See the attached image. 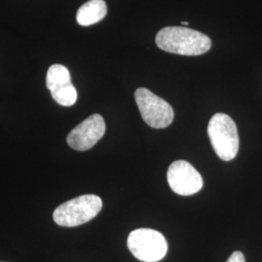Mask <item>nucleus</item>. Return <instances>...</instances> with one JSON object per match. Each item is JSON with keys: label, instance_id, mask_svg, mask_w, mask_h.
<instances>
[{"label": "nucleus", "instance_id": "obj_1", "mask_svg": "<svg viewBox=\"0 0 262 262\" xmlns=\"http://www.w3.org/2000/svg\"><path fill=\"white\" fill-rule=\"evenodd\" d=\"M156 43L161 50L181 56H200L212 46L211 39L194 29L167 27L159 31Z\"/></svg>", "mask_w": 262, "mask_h": 262}, {"label": "nucleus", "instance_id": "obj_2", "mask_svg": "<svg viewBox=\"0 0 262 262\" xmlns=\"http://www.w3.org/2000/svg\"><path fill=\"white\" fill-rule=\"evenodd\" d=\"M101 198L95 194H84L66 201L56 208L53 219L56 225L75 227L92 221L102 209Z\"/></svg>", "mask_w": 262, "mask_h": 262}, {"label": "nucleus", "instance_id": "obj_3", "mask_svg": "<svg viewBox=\"0 0 262 262\" xmlns=\"http://www.w3.org/2000/svg\"><path fill=\"white\" fill-rule=\"evenodd\" d=\"M208 135L220 159L225 161L235 159L239 150V135L236 123L228 115H214L208 124Z\"/></svg>", "mask_w": 262, "mask_h": 262}, {"label": "nucleus", "instance_id": "obj_4", "mask_svg": "<svg viewBox=\"0 0 262 262\" xmlns=\"http://www.w3.org/2000/svg\"><path fill=\"white\" fill-rule=\"evenodd\" d=\"M127 247L141 261L158 262L167 253V242L163 235L150 228H139L128 235Z\"/></svg>", "mask_w": 262, "mask_h": 262}, {"label": "nucleus", "instance_id": "obj_5", "mask_svg": "<svg viewBox=\"0 0 262 262\" xmlns=\"http://www.w3.org/2000/svg\"><path fill=\"white\" fill-rule=\"evenodd\" d=\"M134 97L143 120L150 127L165 128L173 122L174 110L172 106L148 89H137Z\"/></svg>", "mask_w": 262, "mask_h": 262}, {"label": "nucleus", "instance_id": "obj_6", "mask_svg": "<svg viewBox=\"0 0 262 262\" xmlns=\"http://www.w3.org/2000/svg\"><path fill=\"white\" fill-rule=\"evenodd\" d=\"M167 181L171 189L183 196L195 194L203 187L202 176L185 160L174 161L169 166Z\"/></svg>", "mask_w": 262, "mask_h": 262}, {"label": "nucleus", "instance_id": "obj_7", "mask_svg": "<svg viewBox=\"0 0 262 262\" xmlns=\"http://www.w3.org/2000/svg\"><path fill=\"white\" fill-rule=\"evenodd\" d=\"M106 124L102 116L94 114L78 124L67 136V144L76 150H90L103 137Z\"/></svg>", "mask_w": 262, "mask_h": 262}, {"label": "nucleus", "instance_id": "obj_8", "mask_svg": "<svg viewBox=\"0 0 262 262\" xmlns=\"http://www.w3.org/2000/svg\"><path fill=\"white\" fill-rule=\"evenodd\" d=\"M106 14L107 5L104 0H90L79 8L76 19L80 26L89 27L103 19Z\"/></svg>", "mask_w": 262, "mask_h": 262}, {"label": "nucleus", "instance_id": "obj_9", "mask_svg": "<svg viewBox=\"0 0 262 262\" xmlns=\"http://www.w3.org/2000/svg\"><path fill=\"white\" fill-rule=\"evenodd\" d=\"M69 84H71V76L66 66L54 64L48 69L46 84L50 92L56 91Z\"/></svg>", "mask_w": 262, "mask_h": 262}, {"label": "nucleus", "instance_id": "obj_10", "mask_svg": "<svg viewBox=\"0 0 262 262\" xmlns=\"http://www.w3.org/2000/svg\"><path fill=\"white\" fill-rule=\"evenodd\" d=\"M51 94L56 103L64 107L73 106L78 98L77 91L72 83L67 84L63 88L51 92Z\"/></svg>", "mask_w": 262, "mask_h": 262}, {"label": "nucleus", "instance_id": "obj_11", "mask_svg": "<svg viewBox=\"0 0 262 262\" xmlns=\"http://www.w3.org/2000/svg\"><path fill=\"white\" fill-rule=\"evenodd\" d=\"M226 262H246L245 256L241 252H234L232 253Z\"/></svg>", "mask_w": 262, "mask_h": 262}, {"label": "nucleus", "instance_id": "obj_12", "mask_svg": "<svg viewBox=\"0 0 262 262\" xmlns=\"http://www.w3.org/2000/svg\"><path fill=\"white\" fill-rule=\"evenodd\" d=\"M182 24H183L184 26H188V23H187V21H182Z\"/></svg>", "mask_w": 262, "mask_h": 262}]
</instances>
